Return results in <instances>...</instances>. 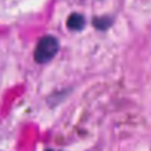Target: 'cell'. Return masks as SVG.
<instances>
[{
    "label": "cell",
    "instance_id": "1",
    "mask_svg": "<svg viewBox=\"0 0 151 151\" xmlns=\"http://www.w3.org/2000/svg\"><path fill=\"white\" fill-rule=\"evenodd\" d=\"M58 50H59L58 39L52 37V35H45L38 41V44L35 46L34 60L38 64L48 63L58 53Z\"/></svg>",
    "mask_w": 151,
    "mask_h": 151
},
{
    "label": "cell",
    "instance_id": "2",
    "mask_svg": "<svg viewBox=\"0 0 151 151\" xmlns=\"http://www.w3.org/2000/svg\"><path fill=\"white\" fill-rule=\"evenodd\" d=\"M66 25L72 31H80L85 25V18L79 13H72L67 19Z\"/></svg>",
    "mask_w": 151,
    "mask_h": 151
},
{
    "label": "cell",
    "instance_id": "3",
    "mask_svg": "<svg viewBox=\"0 0 151 151\" xmlns=\"http://www.w3.org/2000/svg\"><path fill=\"white\" fill-rule=\"evenodd\" d=\"M46 151H53V150H46Z\"/></svg>",
    "mask_w": 151,
    "mask_h": 151
}]
</instances>
